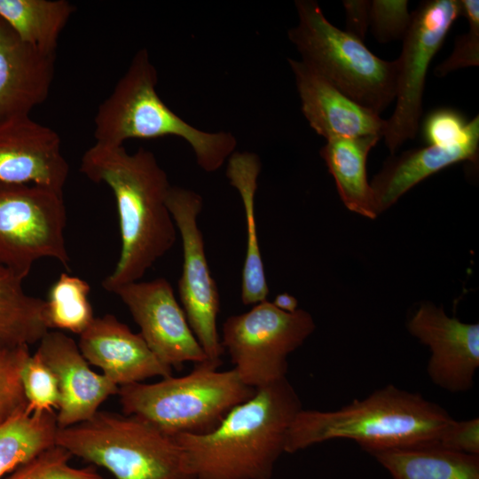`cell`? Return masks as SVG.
<instances>
[{
  "mask_svg": "<svg viewBox=\"0 0 479 479\" xmlns=\"http://www.w3.org/2000/svg\"><path fill=\"white\" fill-rule=\"evenodd\" d=\"M80 171L113 192L119 217L121 253L115 268L103 281L113 293L140 280L174 246L177 226L168 206L171 185L154 153L139 148L95 143L82 156Z\"/></svg>",
  "mask_w": 479,
  "mask_h": 479,
  "instance_id": "6da1fadb",
  "label": "cell"
},
{
  "mask_svg": "<svg viewBox=\"0 0 479 479\" xmlns=\"http://www.w3.org/2000/svg\"><path fill=\"white\" fill-rule=\"evenodd\" d=\"M302 402L286 378L255 389L213 430L174 436L194 479H270Z\"/></svg>",
  "mask_w": 479,
  "mask_h": 479,
  "instance_id": "7a4b0ae2",
  "label": "cell"
},
{
  "mask_svg": "<svg viewBox=\"0 0 479 479\" xmlns=\"http://www.w3.org/2000/svg\"><path fill=\"white\" fill-rule=\"evenodd\" d=\"M453 419L421 394L388 384L337 410L302 409L288 429L285 452L335 439L353 440L366 452L436 444Z\"/></svg>",
  "mask_w": 479,
  "mask_h": 479,
  "instance_id": "3957f363",
  "label": "cell"
},
{
  "mask_svg": "<svg viewBox=\"0 0 479 479\" xmlns=\"http://www.w3.org/2000/svg\"><path fill=\"white\" fill-rule=\"evenodd\" d=\"M157 70L148 51L140 49L94 116L95 143L122 146L129 139L175 136L192 149L199 167L208 173L221 169L235 152L228 131H204L185 122L160 98Z\"/></svg>",
  "mask_w": 479,
  "mask_h": 479,
  "instance_id": "277c9868",
  "label": "cell"
},
{
  "mask_svg": "<svg viewBox=\"0 0 479 479\" xmlns=\"http://www.w3.org/2000/svg\"><path fill=\"white\" fill-rule=\"evenodd\" d=\"M219 366L207 360L181 377L122 386L117 395L123 414L139 417L172 436L208 433L255 391L233 369L219 371Z\"/></svg>",
  "mask_w": 479,
  "mask_h": 479,
  "instance_id": "5b68a950",
  "label": "cell"
},
{
  "mask_svg": "<svg viewBox=\"0 0 479 479\" xmlns=\"http://www.w3.org/2000/svg\"><path fill=\"white\" fill-rule=\"evenodd\" d=\"M55 444L114 479H194L176 438L134 415L98 411L88 420L58 428Z\"/></svg>",
  "mask_w": 479,
  "mask_h": 479,
  "instance_id": "8992f818",
  "label": "cell"
},
{
  "mask_svg": "<svg viewBox=\"0 0 479 479\" xmlns=\"http://www.w3.org/2000/svg\"><path fill=\"white\" fill-rule=\"evenodd\" d=\"M298 23L288 31L304 64L343 94L377 114L396 98L397 59L374 55L364 43L333 25L313 0H296Z\"/></svg>",
  "mask_w": 479,
  "mask_h": 479,
  "instance_id": "52a82bcc",
  "label": "cell"
},
{
  "mask_svg": "<svg viewBox=\"0 0 479 479\" xmlns=\"http://www.w3.org/2000/svg\"><path fill=\"white\" fill-rule=\"evenodd\" d=\"M314 329L306 310L288 313L264 301L245 313L228 317L220 339L240 381L255 389L287 377L288 355Z\"/></svg>",
  "mask_w": 479,
  "mask_h": 479,
  "instance_id": "ba28073f",
  "label": "cell"
},
{
  "mask_svg": "<svg viewBox=\"0 0 479 479\" xmlns=\"http://www.w3.org/2000/svg\"><path fill=\"white\" fill-rule=\"evenodd\" d=\"M63 192L0 184V264L26 278L35 262L52 258L70 271Z\"/></svg>",
  "mask_w": 479,
  "mask_h": 479,
  "instance_id": "9c48e42d",
  "label": "cell"
},
{
  "mask_svg": "<svg viewBox=\"0 0 479 479\" xmlns=\"http://www.w3.org/2000/svg\"><path fill=\"white\" fill-rule=\"evenodd\" d=\"M397 62L396 106L382 137L390 153L417 136L427 72L453 22L461 15L459 0H427L411 12Z\"/></svg>",
  "mask_w": 479,
  "mask_h": 479,
  "instance_id": "30bf717a",
  "label": "cell"
},
{
  "mask_svg": "<svg viewBox=\"0 0 479 479\" xmlns=\"http://www.w3.org/2000/svg\"><path fill=\"white\" fill-rule=\"evenodd\" d=\"M168 206L182 241L183 264L178 280L181 306L208 361L221 365L224 350L217 331L220 295L198 224L203 200L191 189L171 186Z\"/></svg>",
  "mask_w": 479,
  "mask_h": 479,
  "instance_id": "8fae6325",
  "label": "cell"
},
{
  "mask_svg": "<svg viewBox=\"0 0 479 479\" xmlns=\"http://www.w3.org/2000/svg\"><path fill=\"white\" fill-rule=\"evenodd\" d=\"M113 293L127 306L139 334L162 363L180 369L186 362L208 360L166 279L127 283Z\"/></svg>",
  "mask_w": 479,
  "mask_h": 479,
  "instance_id": "7c38bea8",
  "label": "cell"
},
{
  "mask_svg": "<svg viewBox=\"0 0 479 479\" xmlns=\"http://www.w3.org/2000/svg\"><path fill=\"white\" fill-rule=\"evenodd\" d=\"M412 335L430 349L427 372L437 387L452 392L469 390L479 368V325L449 317L443 308L424 302L407 325Z\"/></svg>",
  "mask_w": 479,
  "mask_h": 479,
  "instance_id": "4fadbf2b",
  "label": "cell"
},
{
  "mask_svg": "<svg viewBox=\"0 0 479 479\" xmlns=\"http://www.w3.org/2000/svg\"><path fill=\"white\" fill-rule=\"evenodd\" d=\"M69 164L59 134L30 116L0 126V184L33 185L63 192Z\"/></svg>",
  "mask_w": 479,
  "mask_h": 479,
  "instance_id": "5bb4252c",
  "label": "cell"
},
{
  "mask_svg": "<svg viewBox=\"0 0 479 479\" xmlns=\"http://www.w3.org/2000/svg\"><path fill=\"white\" fill-rule=\"evenodd\" d=\"M35 352L58 380V428L91 419L106 399L118 394L119 387L105 374L93 372L78 344L64 333L49 331Z\"/></svg>",
  "mask_w": 479,
  "mask_h": 479,
  "instance_id": "9a60e30c",
  "label": "cell"
},
{
  "mask_svg": "<svg viewBox=\"0 0 479 479\" xmlns=\"http://www.w3.org/2000/svg\"><path fill=\"white\" fill-rule=\"evenodd\" d=\"M56 53L23 41L0 18V126L30 112L48 98Z\"/></svg>",
  "mask_w": 479,
  "mask_h": 479,
  "instance_id": "2e32d148",
  "label": "cell"
},
{
  "mask_svg": "<svg viewBox=\"0 0 479 479\" xmlns=\"http://www.w3.org/2000/svg\"><path fill=\"white\" fill-rule=\"evenodd\" d=\"M78 347L88 363L101 368L119 388L172 375V368L157 357L141 334L112 314L95 317L80 334Z\"/></svg>",
  "mask_w": 479,
  "mask_h": 479,
  "instance_id": "e0dca14e",
  "label": "cell"
},
{
  "mask_svg": "<svg viewBox=\"0 0 479 479\" xmlns=\"http://www.w3.org/2000/svg\"><path fill=\"white\" fill-rule=\"evenodd\" d=\"M302 112L315 132L326 140L336 137L380 136L386 120L335 88L301 60L288 59Z\"/></svg>",
  "mask_w": 479,
  "mask_h": 479,
  "instance_id": "ac0fdd59",
  "label": "cell"
},
{
  "mask_svg": "<svg viewBox=\"0 0 479 479\" xmlns=\"http://www.w3.org/2000/svg\"><path fill=\"white\" fill-rule=\"evenodd\" d=\"M479 141L453 147L425 145L392 154L370 183L379 215L428 177L459 161H477Z\"/></svg>",
  "mask_w": 479,
  "mask_h": 479,
  "instance_id": "d6986e66",
  "label": "cell"
},
{
  "mask_svg": "<svg viewBox=\"0 0 479 479\" xmlns=\"http://www.w3.org/2000/svg\"><path fill=\"white\" fill-rule=\"evenodd\" d=\"M258 155L234 152L227 161L226 177L242 201L246 220V255L241 274L240 299L244 305L267 301L269 287L257 236L255 199L261 172Z\"/></svg>",
  "mask_w": 479,
  "mask_h": 479,
  "instance_id": "ffe728a7",
  "label": "cell"
},
{
  "mask_svg": "<svg viewBox=\"0 0 479 479\" xmlns=\"http://www.w3.org/2000/svg\"><path fill=\"white\" fill-rule=\"evenodd\" d=\"M381 138L374 135L332 138L319 152L346 208L372 219L378 215L367 180L366 161Z\"/></svg>",
  "mask_w": 479,
  "mask_h": 479,
  "instance_id": "44dd1931",
  "label": "cell"
},
{
  "mask_svg": "<svg viewBox=\"0 0 479 479\" xmlns=\"http://www.w3.org/2000/svg\"><path fill=\"white\" fill-rule=\"evenodd\" d=\"M393 479H479V455L436 444L370 451Z\"/></svg>",
  "mask_w": 479,
  "mask_h": 479,
  "instance_id": "7402d4cb",
  "label": "cell"
},
{
  "mask_svg": "<svg viewBox=\"0 0 479 479\" xmlns=\"http://www.w3.org/2000/svg\"><path fill=\"white\" fill-rule=\"evenodd\" d=\"M24 279L0 264V347L29 346L50 331L46 301L27 294L22 286Z\"/></svg>",
  "mask_w": 479,
  "mask_h": 479,
  "instance_id": "603a6c76",
  "label": "cell"
},
{
  "mask_svg": "<svg viewBox=\"0 0 479 479\" xmlns=\"http://www.w3.org/2000/svg\"><path fill=\"white\" fill-rule=\"evenodd\" d=\"M74 12V4L67 0H0V18L23 41L47 52L56 53Z\"/></svg>",
  "mask_w": 479,
  "mask_h": 479,
  "instance_id": "cb8c5ba5",
  "label": "cell"
},
{
  "mask_svg": "<svg viewBox=\"0 0 479 479\" xmlns=\"http://www.w3.org/2000/svg\"><path fill=\"white\" fill-rule=\"evenodd\" d=\"M57 414L21 411L0 425V478L55 444Z\"/></svg>",
  "mask_w": 479,
  "mask_h": 479,
  "instance_id": "d4e9b609",
  "label": "cell"
},
{
  "mask_svg": "<svg viewBox=\"0 0 479 479\" xmlns=\"http://www.w3.org/2000/svg\"><path fill=\"white\" fill-rule=\"evenodd\" d=\"M90 285L82 279L62 273L51 287L45 317L51 329L81 334L94 319L89 300Z\"/></svg>",
  "mask_w": 479,
  "mask_h": 479,
  "instance_id": "484cf974",
  "label": "cell"
},
{
  "mask_svg": "<svg viewBox=\"0 0 479 479\" xmlns=\"http://www.w3.org/2000/svg\"><path fill=\"white\" fill-rule=\"evenodd\" d=\"M421 135L427 145L441 147H453L479 141V117L476 115L467 121L455 109H435L424 119Z\"/></svg>",
  "mask_w": 479,
  "mask_h": 479,
  "instance_id": "4316f807",
  "label": "cell"
},
{
  "mask_svg": "<svg viewBox=\"0 0 479 479\" xmlns=\"http://www.w3.org/2000/svg\"><path fill=\"white\" fill-rule=\"evenodd\" d=\"M72 454L54 444L16 467L6 479H105L92 467L69 465Z\"/></svg>",
  "mask_w": 479,
  "mask_h": 479,
  "instance_id": "83f0119b",
  "label": "cell"
},
{
  "mask_svg": "<svg viewBox=\"0 0 479 479\" xmlns=\"http://www.w3.org/2000/svg\"><path fill=\"white\" fill-rule=\"evenodd\" d=\"M29 356L28 346L0 347V425L27 409L21 372Z\"/></svg>",
  "mask_w": 479,
  "mask_h": 479,
  "instance_id": "f1b7e54d",
  "label": "cell"
},
{
  "mask_svg": "<svg viewBox=\"0 0 479 479\" xmlns=\"http://www.w3.org/2000/svg\"><path fill=\"white\" fill-rule=\"evenodd\" d=\"M21 383L30 413L58 408L59 389L53 372L35 352L27 358L21 372Z\"/></svg>",
  "mask_w": 479,
  "mask_h": 479,
  "instance_id": "f546056e",
  "label": "cell"
},
{
  "mask_svg": "<svg viewBox=\"0 0 479 479\" xmlns=\"http://www.w3.org/2000/svg\"><path fill=\"white\" fill-rule=\"evenodd\" d=\"M461 15L468 23L466 33L459 35L452 54L435 69V75L443 77L460 68L479 65V1L459 0Z\"/></svg>",
  "mask_w": 479,
  "mask_h": 479,
  "instance_id": "4dcf8cb0",
  "label": "cell"
},
{
  "mask_svg": "<svg viewBox=\"0 0 479 479\" xmlns=\"http://www.w3.org/2000/svg\"><path fill=\"white\" fill-rule=\"evenodd\" d=\"M412 20L407 0H373L369 27L379 43L403 40Z\"/></svg>",
  "mask_w": 479,
  "mask_h": 479,
  "instance_id": "1f68e13d",
  "label": "cell"
},
{
  "mask_svg": "<svg viewBox=\"0 0 479 479\" xmlns=\"http://www.w3.org/2000/svg\"><path fill=\"white\" fill-rule=\"evenodd\" d=\"M436 444L451 451L479 455V419H453L442 432Z\"/></svg>",
  "mask_w": 479,
  "mask_h": 479,
  "instance_id": "d6a6232c",
  "label": "cell"
},
{
  "mask_svg": "<svg viewBox=\"0 0 479 479\" xmlns=\"http://www.w3.org/2000/svg\"><path fill=\"white\" fill-rule=\"evenodd\" d=\"M346 14V32L364 42L370 23L369 0L342 1Z\"/></svg>",
  "mask_w": 479,
  "mask_h": 479,
  "instance_id": "836d02e7",
  "label": "cell"
},
{
  "mask_svg": "<svg viewBox=\"0 0 479 479\" xmlns=\"http://www.w3.org/2000/svg\"><path fill=\"white\" fill-rule=\"evenodd\" d=\"M272 304L279 310L292 313L298 310L297 299L288 293L279 294L273 300Z\"/></svg>",
  "mask_w": 479,
  "mask_h": 479,
  "instance_id": "e575fe53",
  "label": "cell"
}]
</instances>
